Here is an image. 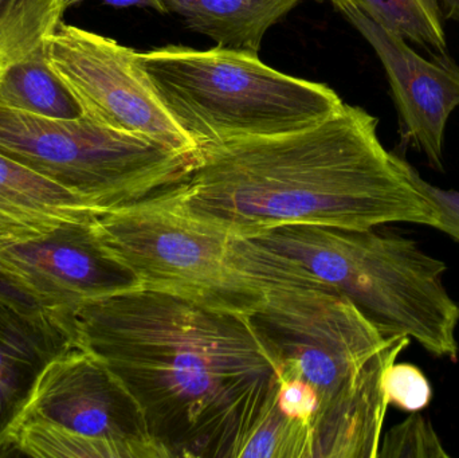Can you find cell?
I'll use <instances>...</instances> for the list:
<instances>
[{"instance_id":"1","label":"cell","mask_w":459,"mask_h":458,"mask_svg":"<svg viewBox=\"0 0 459 458\" xmlns=\"http://www.w3.org/2000/svg\"><path fill=\"white\" fill-rule=\"evenodd\" d=\"M70 333L126 385L169 458H240L277 403L280 367L248 315L139 288L81 307Z\"/></svg>"},{"instance_id":"2","label":"cell","mask_w":459,"mask_h":458,"mask_svg":"<svg viewBox=\"0 0 459 458\" xmlns=\"http://www.w3.org/2000/svg\"><path fill=\"white\" fill-rule=\"evenodd\" d=\"M377 125L344 102L301 131L202 145L185 177L158 194L238 237L285 225L434 228L433 209L407 177L404 158L383 147Z\"/></svg>"},{"instance_id":"3","label":"cell","mask_w":459,"mask_h":458,"mask_svg":"<svg viewBox=\"0 0 459 458\" xmlns=\"http://www.w3.org/2000/svg\"><path fill=\"white\" fill-rule=\"evenodd\" d=\"M235 261L259 284H304L347 298L383 335L407 336L457 362L459 306L447 265L414 239L375 229L285 225L234 238Z\"/></svg>"},{"instance_id":"4","label":"cell","mask_w":459,"mask_h":458,"mask_svg":"<svg viewBox=\"0 0 459 458\" xmlns=\"http://www.w3.org/2000/svg\"><path fill=\"white\" fill-rule=\"evenodd\" d=\"M281 378L315 390L313 458H377L385 371L411 344L383 335L351 301L313 285L272 284L250 315Z\"/></svg>"},{"instance_id":"5","label":"cell","mask_w":459,"mask_h":458,"mask_svg":"<svg viewBox=\"0 0 459 458\" xmlns=\"http://www.w3.org/2000/svg\"><path fill=\"white\" fill-rule=\"evenodd\" d=\"M137 61L198 147L301 131L344 104L325 83L283 74L242 51L166 46L137 51Z\"/></svg>"},{"instance_id":"6","label":"cell","mask_w":459,"mask_h":458,"mask_svg":"<svg viewBox=\"0 0 459 458\" xmlns=\"http://www.w3.org/2000/svg\"><path fill=\"white\" fill-rule=\"evenodd\" d=\"M0 152L104 212L171 187L195 160L86 116L46 117L2 104Z\"/></svg>"},{"instance_id":"7","label":"cell","mask_w":459,"mask_h":458,"mask_svg":"<svg viewBox=\"0 0 459 458\" xmlns=\"http://www.w3.org/2000/svg\"><path fill=\"white\" fill-rule=\"evenodd\" d=\"M105 246L143 288L250 316L264 290L238 269L234 236L172 209L158 193L97 215Z\"/></svg>"},{"instance_id":"8","label":"cell","mask_w":459,"mask_h":458,"mask_svg":"<svg viewBox=\"0 0 459 458\" xmlns=\"http://www.w3.org/2000/svg\"><path fill=\"white\" fill-rule=\"evenodd\" d=\"M46 56L82 116L186 155L195 140L175 120L137 61V51L72 24L46 38Z\"/></svg>"},{"instance_id":"9","label":"cell","mask_w":459,"mask_h":458,"mask_svg":"<svg viewBox=\"0 0 459 458\" xmlns=\"http://www.w3.org/2000/svg\"><path fill=\"white\" fill-rule=\"evenodd\" d=\"M26 419L112 444L126 458H169L126 385L99 357L78 347L46 368L22 421Z\"/></svg>"},{"instance_id":"10","label":"cell","mask_w":459,"mask_h":458,"mask_svg":"<svg viewBox=\"0 0 459 458\" xmlns=\"http://www.w3.org/2000/svg\"><path fill=\"white\" fill-rule=\"evenodd\" d=\"M94 220H73L42 238L0 246V264L69 333L81 307L143 288L105 246Z\"/></svg>"},{"instance_id":"11","label":"cell","mask_w":459,"mask_h":458,"mask_svg":"<svg viewBox=\"0 0 459 458\" xmlns=\"http://www.w3.org/2000/svg\"><path fill=\"white\" fill-rule=\"evenodd\" d=\"M336 10L366 38L385 67L398 110L404 144L422 152L437 171H444L447 121L459 107V66L449 54L423 58L409 40L377 23L355 5Z\"/></svg>"},{"instance_id":"12","label":"cell","mask_w":459,"mask_h":458,"mask_svg":"<svg viewBox=\"0 0 459 458\" xmlns=\"http://www.w3.org/2000/svg\"><path fill=\"white\" fill-rule=\"evenodd\" d=\"M72 347V333L50 315L0 304V451L10 444L46 368Z\"/></svg>"},{"instance_id":"13","label":"cell","mask_w":459,"mask_h":458,"mask_svg":"<svg viewBox=\"0 0 459 458\" xmlns=\"http://www.w3.org/2000/svg\"><path fill=\"white\" fill-rule=\"evenodd\" d=\"M102 212L82 196L0 152V246L34 241L64 223Z\"/></svg>"},{"instance_id":"14","label":"cell","mask_w":459,"mask_h":458,"mask_svg":"<svg viewBox=\"0 0 459 458\" xmlns=\"http://www.w3.org/2000/svg\"><path fill=\"white\" fill-rule=\"evenodd\" d=\"M167 13L185 19L188 29L212 38L217 48L258 56L270 27L299 0H163Z\"/></svg>"},{"instance_id":"15","label":"cell","mask_w":459,"mask_h":458,"mask_svg":"<svg viewBox=\"0 0 459 458\" xmlns=\"http://www.w3.org/2000/svg\"><path fill=\"white\" fill-rule=\"evenodd\" d=\"M0 104L46 117L82 116L80 105L48 64L45 45L0 72Z\"/></svg>"},{"instance_id":"16","label":"cell","mask_w":459,"mask_h":458,"mask_svg":"<svg viewBox=\"0 0 459 458\" xmlns=\"http://www.w3.org/2000/svg\"><path fill=\"white\" fill-rule=\"evenodd\" d=\"M65 11L64 0H0V72L42 48Z\"/></svg>"},{"instance_id":"17","label":"cell","mask_w":459,"mask_h":458,"mask_svg":"<svg viewBox=\"0 0 459 458\" xmlns=\"http://www.w3.org/2000/svg\"><path fill=\"white\" fill-rule=\"evenodd\" d=\"M334 7L355 5L368 18L434 54L447 53L442 19L423 0H328Z\"/></svg>"},{"instance_id":"18","label":"cell","mask_w":459,"mask_h":458,"mask_svg":"<svg viewBox=\"0 0 459 458\" xmlns=\"http://www.w3.org/2000/svg\"><path fill=\"white\" fill-rule=\"evenodd\" d=\"M313 458L312 428L275 403L243 448L240 458Z\"/></svg>"},{"instance_id":"19","label":"cell","mask_w":459,"mask_h":458,"mask_svg":"<svg viewBox=\"0 0 459 458\" xmlns=\"http://www.w3.org/2000/svg\"><path fill=\"white\" fill-rule=\"evenodd\" d=\"M430 419L411 413L391 428L380 443L377 458H449Z\"/></svg>"},{"instance_id":"20","label":"cell","mask_w":459,"mask_h":458,"mask_svg":"<svg viewBox=\"0 0 459 458\" xmlns=\"http://www.w3.org/2000/svg\"><path fill=\"white\" fill-rule=\"evenodd\" d=\"M385 398L388 406L407 413L425 410L433 400L430 381L418 366L394 363L385 371Z\"/></svg>"},{"instance_id":"21","label":"cell","mask_w":459,"mask_h":458,"mask_svg":"<svg viewBox=\"0 0 459 458\" xmlns=\"http://www.w3.org/2000/svg\"><path fill=\"white\" fill-rule=\"evenodd\" d=\"M404 169L414 187L422 194L436 215L434 229L444 231L459 242V191L445 190L431 185L404 159Z\"/></svg>"},{"instance_id":"22","label":"cell","mask_w":459,"mask_h":458,"mask_svg":"<svg viewBox=\"0 0 459 458\" xmlns=\"http://www.w3.org/2000/svg\"><path fill=\"white\" fill-rule=\"evenodd\" d=\"M277 405L290 419H301L312 428L318 411V400L309 385L297 378H281Z\"/></svg>"},{"instance_id":"23","label":"cell","mask_w":459,"mask_h":458,"mask_svg":"<svg viewBox=\"0 0 459 458\" xmlns=\"http://www.w3.org/2000/svg\"><path fill=\"white\" fill-rule=\"evenodd\" d=\"M0 304L23 312H45L37 298L0 264Z\"/></svg>"},{"instance_id":"24","label":"cell","mask_w":459,"mask_h":458,"mask_svg":"<svg viewBox=\"0 0 459 458\" xmlns=\"http://www.w3.org/2000/svg\"><path fill=\"white\" fill-rule=\"evenodd\" d=\"M82 2H88V0H64L66 10L72 7V5ZM100 2L115 5V7L153 8V10L158 11V13H167L166 4H164L163 0H100Z\"/></svg>"},{"instance_id":"25","label":"cell","mask_w":459,"mask_h":458,"mask_svg":"<svg viewBox=\"0 0 459 458\" xmlns=\"http://www.w3.org/2000/svg\"><path fill=\"white\" fill-rule=\"evenodd\" d=\"M442 18L459 23V0H438Z\"/></svg>"},{"instance_id":"26","label":"cell","mask_w":459,"mask_h":458,"mask_svg":"<svg viewBox=\"0 0 459 458\" xmlns=\"http://www.w3.org/2000/svg\"><path fill=\"white\" fill-rule=\"evenodd\" d=\"M426 5H428L429 10L434 13V15L438 16V18L442 19L441 10H439L438 0H423Z\"/></svg>"}]
</instances>
